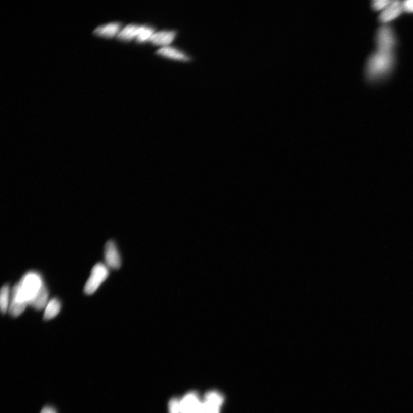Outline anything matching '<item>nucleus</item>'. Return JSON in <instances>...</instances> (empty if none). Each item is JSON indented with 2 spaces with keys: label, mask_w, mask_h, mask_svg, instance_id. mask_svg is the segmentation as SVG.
I'll return each instance as SVG.
<instances>
[{
  "label": "nucleus",
  "mask_w": 413,
  "mask_h": 413,
  "mask_svg": "<svg viewBox=\"0 0 413 413\" xmlns=\"http://www.w3.org/2000/svg\"><path fill=\"white\" fill-rule=\"evenodd\" d=\"M44 284L42 277L38 273L28 272L20 281L13 287L11 297L29 305V303L36 296Z\"/></svg>",
  "instance_id": "1"
},
{
  "label": "nucleus",
  "mask_w": 413,
  "mask_h": 413,
  "mask_svg": "<svg viewBox=\"0 0 413 413\" xmlns=\"http://www.w3.org/2000/svg\"><path fill=\"white\" fill-rule=\"evenodd\" d=\"M394 63L393 52L376 50L367 61L366 67L367 78L373 81L385 76L391 70Z\"/></svg>",
  "instance_id": "2"
},
{
  "label": "nucleus",
  "mask_w": 413,
  "mask_h": 413,
  "mask_svg": "<svg viewBox=\"0 0 413 413\" xmlns=\"http://www.w3.org/2000/svg\"><path fill=\"white\" fill-rule=\"evenodd\" d=\"M108 266L102 263L96 264L91 270L90 276L85 284L84 292L86 295H90L98 289L109 276Z\"/></svg>",
  "instance_id": "3"
},
{
  "label": "nucleus",
  "mask_w": 413,
  "mask_h": 413,
  "mask_svg": "<svg viewBox=\"0 0 413 413\" xmlns=\"http://www.w3.org/2000/svg\"><path fill=\"white\" fill-rule=\"evenodd\" d=\"M396 43V38L391 28L388 25L380 27L376 35V50L393 52Z\"/></svg>",
  "instance_id": "4"
},
{
  "label": "nucleus",
  "mask_w": 413,
  "mask_h": 413,
  "mask_svg": "<svg viewBox=\"0 0 413 413\" xmlns=\"http://www.w3.org/2000/svg\"><path fill=\"white\" fill-rule=\"evenodd\" d=\"M180 413H204V402L196 392L188 393L180 400Z\"/></svg>",
  "instance_id": "5"
},
{
  "label": "nucleus",
  "mask_w": 413,
  "mask_h": 413,
  "mask_svg": "<svg viewBox=\"0 0 413 413\" xmlns=\"http://www.w3.org/2000/svg\"><path fill=\"white\" fill-rule=\"evenodd\" d=\"M105 260L107 266L112 269L121 268L122 260L116 243L109 240L106 243L104 250Z\"/></svg>",
  "instance_id": "6"
},
{
  "label": "nucleus",
  "mask_w": 413,
  "mask_h": 413,
  "mask_svg": "<svg viewBox=\"0 0 413 413\" xmlns=\"http://www.w3.org/2000/svg\"><path fill=\"white\" fill-rule=\"evenodd\" d=\"M403 11L402 2L391 1L389 6L381 12L379 20L384 24L388 23L396 19Z\"/></svg>",
  "instance_id": "7"
},
{
  "label": "nucleus",
  "mask_w": 413,
  "mask_h": 413,
  "mask_svg": "<svg viewBox=\"0 0 413 413\" xmlns=\"http://www.w3.org/2000/svg\"><path fill=\"white\" fill-rule=\"evenodd\" d=\"M224 400L221 394L217 391H211L205 397L204 413H219L220 408Z\"/></svg>",
  "instance_id": "8"
},
{
  "label": "nucleus",
  "mask_w": 413,
  "mask_h": 413,
  "mask_svg": "<svg viewBox=\"0 0 413 413\" xmlns=\"http://www.w3.org/2000/svg\"><path fill=\"white\" fill-rule=\"evenodd\" d=\"M176 32L174 31H162L155 32L149 41L155 45L168 47L175 39Z\"/></svg>",
  "instance_id": "9"
},
{
  "label": "nucleus",
  "mask_w": 413,
  "mask_h": 413,
  "mask_svg": "<svg viewBox=\"0 0 413 413\" xmlns=\"http://www.w3.org/2000/svg\"><path fill=\"white\" fill-rule=\"evenodd\" d=\"M49 292L47 287H41L36 296L29 303V305L36 310L40 311L45 308L48 303Z\"/></svg>",
  "instance_id": "10"
},
{
  "label": "nucleus",
  "mask_w": 413,
  "mask_h": 413,
  "mask_svg": "<svg viewBox=\"0 0 413 413\" xmlns=\"http://www.w3.org/2000/svg\"><path fill=\"white\" fill-rule=\"evenodd\" d=\"M121 25L118 22L109 23V24L98 27L94 30V33L96 35L105 37V38H113L119 34L121 30Z\"/></svg>",
  "instance_id": "11"
},
{
  "label": "nucleus",
  "mask_w": 413,
  "mask_h": 413,
  "mask_svg": "<svg viewBox=\"0 0 413 413\" xmlns=\"http://www.w3.org/2000/svg\"><path fill=\"white\" fill-rule=\"evenodd\" d=\"M157 54L160 56L177 61H187L190 59L189 57L180 50L171 47H163L158 50Z\"/></svg>",
  "instance_id": "12"
},
{
  "label": "nucleus",
  "mask_w": 413,
  "mask_h": 413,
  "mask_svg": "<svg viewBox=\"0 0 413 413\" xmlns=\"http://www.w3.org/2000/svg\"><path fill=\"white\" fill-rule=\"evenodd\" d=\"M142 25L137 24H130L124 28L119 32L117 37L119 40L130 41L133 39H136L140 33Z\"/></svg>",
  "instance_id": "13"
},
{
  "label": "nucleus",
  "mask_w": 413,
  "mask_h": 413,
  "mask_svg": "<svg viewBox=\"0 0 413 413\" xmlns=\"http://www.w3.org/2000/svg\"><path fill=\"white\" fill-rule=\"evenodd\" d=\"M61 309V302L56 298H53L45 307L44 319L46 321L53 319L59 314Z\"/></svg>",
  "instance_id": "14"
},
{
  "label": "nucleus",
  "mask_w": 413,
  "mask_h": 413,
  "mask_svg": "<svg viewBox=\"0 0 413 413\" xmlns=\"http://www.w3.org/2000/svg\"><path fill=\"white\" fill-rule=\"evenodd\" d=\"M27 305L26 303L18 301L15 298L11 297L8 309L9 314L14 318H16L25 311Z\"/></svg>",
  "instance_id": "15"
},
{
  "label": "nucleus",
  "mask_w": 413,
  "mask_h": 413,
  "mask_svg": "<svg viewBox=\"0 0 413 413\" xmlns=\"http://www.w3.org/2000/svg\"><path fill=\"white\" fill-rule=\"evenodd\" d=\"M10 288L8 285H5L1 289L0 293V307L3 314L6 313L9 309L10 304Z\"/></svg>",
  "instance_id": "16"
},
{
  "label": "nucleus",
  "mask_w": 413,
  "mask_h": 413,
  "mask_svg": "<svg viewBox=\"0 0 413 413\" xmlns=\"http://www.w3.org/2000/svg\"><path fill=\"white\" fill-rule=\"evenodd\" d=\"M154 33L155 31L153 28L147 25H142L140 33L136 40L139 43L145 42V41H149L151 36Z\"/></svg>",
  "instance_id": "17"
},
{
  "label": "nucleus",
  "mask_w": 413,
  "mask_h": 413,
  "mask_svg": "<svg viewBox=\"0 0 413 413\" xmlns=\"http://www.w3.org/2000/svg\"><path fill=\"white\" fill-rule=\"evenodd\" d=\"M390 3L389 0H375L372 2V8L375 11H383Z\"/></svg>",
  "instance_id": "18"
},
{
  "label": "nucleus",
  "mask_w": 413,
  "mask_h": 413,
  "mask_svg": "<svg viewBox=\"0 0 413 413\" xmlns=\"http://www.w3.org/2000/svg\"><path fill=\"white\" fill-rule=\"evenodd\" d=\"M170 413H180V401L177 398L171 399L169 404Z\"/></svg>",
  "instance_id": "19"
},
{
  "label": "nucleus",
  "mask_w": 413,
  "mask_h": 413,
  "mask_svg": "<svg viewBox=\"0 0 413 413\" xmlns=\"http://www.w3.org/2000/svg\"><path fill=\"white\" fill-rule=\"evenodd\" d=\"M403 2L404 11L407 13H413V0H406Z\"/></svg>",
  "instance_id": "20"
},
{
  "label": "nucleus",
  "mask_w": 413,
  "mask_h": 413,
  "mask_svg": "<svg viewBox=\"0 0 413 413\" xmlns=\"http://www.w3.org/2000/svg\"><path fill=\"white\" fill-rule=\"evenodd\" d=\"M41 413H57V412L56 411H55V410L53 407L49 406H46L43 408V410H41Z\"/></svg>",
  "instance_id": "21"
}]
</instances>
